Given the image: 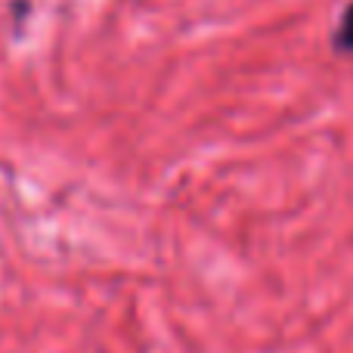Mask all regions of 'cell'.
I'll use <instances>...</instances> for the list:
<instances>
[{
  "label": "cell",
  "instance_id": "obj_1",
  "mask_svg": "<svg viewBox=\"0 0 353 353\" xmlns=\"http://www.w3.org/2000/svg\"><path fill=\"white\" fill-rule=\"evenodd\" d=\"M335 50L353 53V3L341 12V22H338V31H335Z\"/></svg>",
  "mask_w": 353,
  "mask_h": 353
}]
</instances>
